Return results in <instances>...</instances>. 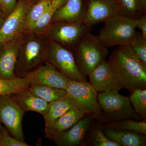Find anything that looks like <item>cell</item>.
I'll use <instances>...</instances> for the list:
<instances>
[{
  "label": "cell",
  "instance_id": "obj_1",
  "mask_svg": "<svg viewBox=\"0 0 146 146\" xmlns=\"http://www.w3.org/2000/svg\"><path fill=\"white\" fill-rule=\"evenodd\" d=\"M109 63L123 88L131 93L146 88V65L128 45L119 46L110 56Z\"/></svg>",
  "mask_w": 146,
  "mask_h": 146
},
{
  "label": "cell",
  "instance_id": "obj_2",
  "mask_svg": "<svg viewBox=\"0 0 146 146\" xmlns=\"http://www.w3.org/2000/svg\"><path fill=\"white\" fill-rule=\"evenodd\" d=\"M75 47L76 63L85 79L95 68L106 60L108 54L107 47L89 30L82 35Z\"/></svg>",
  "mask_w": 146,
  "mask_h": 146
},
{
  "label": "cell",
  "instance_id": "obj_3",
  "mask_svg": "<svg viewBox=\"0 0 146 146\" xmlns=\"http://www.w3.org/2000/svg\"><path fill=\"white\" fill-rule=\"evenodd\" d=\"M137 18L117 15L104 22L98 36L106 47L128 45L136 33Z\"/></svg>",
  "mask_w": 146,
  "mask_h": 146
},
{
  "label": "cell",
  "instance_id": "obj_4",
  "mask_svg": "<svg viewBox=\"0 0 146 146\" xmlns=\"http://www.w3.org/2000/svg\"><path fill=\"white\" fill-rule=\"evenodd\" d=\"M26 33L27 34L24 33L21 37L16 65L22 72L27 73L45 60L48 42L37 33Z\"/></svg>",
  "mask_w": 146,
  "mask_h": 146
},
{
  "label": "cell",
  "instance_id": "obj_5",
  "mask_svg": "<svg viewBox=\"0 0 146 146\" xmlns=\"http://www.w3.org/2000/svg\"><path fill=\"white\" fill-rule=\"evenodd\" d=\"M98 100L102 111L113 121L127 119H141L131 106L129 97L121 95L118 91L100 92L98 94Z\"/></svg>",
  "mask_w": 146,
  "mask_h": 146
},
{
  "label": "cell",
  "instance_id": "obj_6",
  "mask_svg": "<svg viewBox=\"0 0 146 146\" xmlns=\"http://www.w3.org/2000/svg\"><path fill=\"white\" fill-rule=\"evenodd\" d=\"M45 60L71 80L86 81L79 70L72 53L66 47L50 39L47 44Z\"/></svg>",
  "mask_w": 146,
  "mask_h": 146
},
{
  "label": "cell",
  "instance_id": "obj_7",
  "mask_svg": "<svg viewBox=\"0 0 146 146\" xmlns=\"http://www.w3.org/2000/svg\"><path fill=\"white\" fill-rule=\"evenodd\" d=\"M65 91L68 96L72 99L77 107L84 115L94 119L102 117V111L98 101V92L87 81L70 80Z\"/></svg>",
  "mask_w": 146,
  "mask_h": 146
},
{
  "label": "cell",
  "instance_id": "obj_8",
  "mask_svg": "<svg viewBox=\"0 0 146 146\" xmlns=\"http://www.w3.org/2000/svg\"><path fill=\"white\" fill-rule=\"evenodd\" d=\"M35 0H18L0 28V46L20 38L27 30V16Z\"/></svg>",
  "mask_w": 146,
  "mask_h": 146
},
{
  "label": "cell",
  "instance_id": "obj_9",
  "mask_svg": "<svg viewBox=\"0 0 146 146\" xmlns=\"http://www.w3.org/2000/svg\"><path fill=\"white\" fill-rule=\"evenodd\" d=\"M11 96L0 99V123L13 137L24 141L22 121L25 112Z\"/></svg>",
  "mask_w": 146,
  "mask_h": 146
},
{
  "label": "cell",
  "instance_id": "obj_10",
  "mask_svg": "<svg viewBox=\"0 0 146 146\" xmlns=\"http://www.w3.org/2000/svg\"><path fill=\"white\" fill-rule=\"evenodd\" d=\"M47 31L49 39L64 47H75L89 28L83 23H70L64 21L53 23Z\"/></svg>",
  "mask_w": 146,
  "mask_h": 146
},
{
  "label": "cell",
  "instance_id": "obj_11",
  "mask_svg": "<svg viewBox=\"0 0 146 146\" xmlns=\"http://www.w3.org/2000/svg\"><path fill=\"white\" fill-rule=\"evenodd\" d=\"M25 77L30 84H37L65 90L70 80L48 62L26 73Z\"/></svg>",
  "mask_w": 146,
  "mask_h": 146
},
{
  "label": "cell",
  "instance_id": "obj_12",
  "mask_svg": "<svg viewBox=\"0 0 146 146\" xmlns=\"http://www.w3.org/2000/svg\"><path fill=\"white\" fill-rule=\"evenodd\" d=\"M119 14V6L117 0H89L82 23L90 28Z\"/></svg>",
  "mask_w": 146,
  "mask_h": 146
},
{
  "label": "cell",
  "instance_id": "obj_13",
  "mask_svg": "<svg viewBox=\"0 0 146 146\" xmlns=\"http://www.w3.org/2000/svg\"><path fill=\"white\" fill-rule=\"evenodd\" d=\"M88 76L89 83L98 93L119 92L123 88L108 60H104Z\"/></svg>",
  "mask_w": 146,
  "mask_h": 146
},
{
  "label": "cell",
  "instance_id": "obj_14",
  "mask_svg": "<svg viewBox=\"0 0 146 146\" xmlns=\"http://www.w3.org/2000/svg\"><path fill=\"white\" fill-rule=\"evenodd\" d=\"M94 118L87 115L65 131L58 134L52 141L58 146H77L83 142Z\"/></svg>",
  "mask_w": 146,
  "mask_h": 146
},
{
  "label": "cell",
  "instance_id": "obj_15",
  "mask_svg": "<svg viewBox=\"0 0 146 146\" xmlns=\"http://www.w3.org/2000/svg\"><path fill=\"white\" fill-rule=\"evenodd\" d=\"M21 37L0 46V77L10 79L16 77L15 68Z\"/></svg>",
  "mask_w": 146,
  "mask_h": 146
},
{
  "label": "cell",
  "instance_id": "obj_16",
  "mask_svg": "<svg viewBox=\"0 0 146 146\" xmlns=\"http://www.w3.org/2000/svg\"><path fill=\"white\" fill-rule=\"evenodd\" d=\"M85 12L82 0H67L54 13L51 24L60 21L70 23H82Z\"/></svg>",
  "mask_w": 146,
  "mask_h": 146
},
{
  "label": "cell",
  "instance_id": "obj_17",
  "mask_svg": "<svg viewBox=\"0 0 146 146\" xmlns=\"http://www.w3.org/2000/svg\"><path fill=\"white\" fill-rule=\"evenodd\" d=\"M84 115L77 108L68 110L56 120L48 129L45 130L46 137L52 141L58 134L69 129Z\"/></svg>",
  "mask_w": 146,
  "mask_h": 146
},
{
  "label": "cell",
  "instance_id": "obj_18",
  "mask_svg": "<svg viewBox=\"0 0 146 146\" xmlns=\"http://www.w3.org/2000/svg\"><path fill=\"white\" fill-rule=\"evenodd\" d=\"M13 95L12 98L24 112L34 111L43 116L46 113L50 104L32 93L29 89Z\"/></svg>",
  "mask_w": 146,
  "mask_h": 146
},
{
  "label": "cell",
  "instance_id": "obj_19",
  "mask_svg": "<svg viewBox=\"0 0 146 146\" xmlns=\"http://www.w3.org/2000/svg\"><path fill=\"white\" fill-rule=\"evenodd\" d=\"M108 138L121 146H145L146 135L132 131L104 128L103 131Z\"/></svg>",
  "mask_w": 146,
  "mask_h": 146
},
{
  "label": "cell",
  "instance_id": "obj_20",
  "mask_svg": "<svg viewBox=\"0 0 146 146\" xmlns=\"http://www.w3.org/2000/svg\"><path fill=\"white\" fill-rule=\"evenodd\" d=\"M77 107L74 101L68 96L51 103L48 111L44 116L45 123V130L48 129L55 121L68 110Z\"/></svg>",
  "mask_w": 146,
  "mask_h": 146
},
{
  "label": "cell",
  "instance_id": "obj_21",
  "mask_svg": "<svg viewBox=\"0 0 146 146\" xmlns=\"http://www.w3.org/2000/svg\"><path fill=\"white\" fill-rule=\"evenodd\" d=\"M29 86V82L25 77L16 76L10 79L0 77V99L27 90Z\"/></svg>",
  "mask_w": 146,
  "mask_h": 146
},
{
  "label": "cell",
  "instance_id": "obj_22",
  "mask_svg": "<svg viewBox=\"0 0 146 146\" xmlns=\"http://www.w3.org/2000/svg\"><path fill=\"white\" fill-rule=\"evenodd\" d=\"M29 90L37 96L50 104L61 99L67 96L65 90L37 84H30Z\"/></svg>",
  "mask_w": 146,
  "mask_h": 146
},
{
  "label": "cell",
  "instance_id": "obj_23",
  "mask_svg": "<svg viewBox=\"0 0 146 146\" xmlns=\"http://www.w3.org/2000/svg\"><path fill=\"white\" fill-rule=\"evenodd\" d=\"M67 1L51 0V3L45 11L43 16L36 23L32 25L26 32L39 33L49 27L54 13Z\"/></svg>",
  "mask_w": 146,
  "mask_h": 146
},
{
  "label": "cell",
  "instance_id": "obj_24",
  "mask_svg": "<svg viewBox=\"0 0 146 146\" xmlns=\"http://www.w3.org/2000/svg\"><path fill=\"white\" fill-rule=\"evenodd\" d=\"M104 126L108 128L129 131L142 135H146L145 121H137L131 119H127L112 122Z\"/></svg>",
  "mask_w": 146,
  "mask_h": 146
},
{
  "label": "cell",
  "instance_id": "obj_25",
  "mask_svg": "<svg viewBox=\"0 0 146 146\" xmlns=\"http://www.w3.org/2000/svg\"><path fill=\"white\" fill-rule=\"evenodd\" d=\"M122 16L138 18L143 14L145 8L141 0H117Z\"/></svg>",
  "mask_w": 146,
  "mask_h": 146
},
{
  "label": "cell",
  "instance_id": "obj_26",
  "mask_svg": "<svg viewBox=\"0 0 146 146\" xmlns=\"http://www.w3.org/2000/svg\"><path fill=\"white\" fill-rule=\"evenodd\" d=\"M51 1V0H40L32 7L27 14L26 32L42 17Z\"/></svg>",
  "mask_w": 146,
  "mask_h": 146
},
{
  "label": "cell",
  "instance_id": "obj_27",
  "mask_svg": "<svg viewBox=\"0 0 146 146\" xmlns=\"http://www.w3.org/2000/svg\"><path fill=\"white\" fill-rule=\"evenodd\" d=\"M131 102L136 113L144 120L146 118V89H136L131 93Z\"/></svg>",
  "mask_w": 146,
  "mask_h": 146
},
{
  "label": "cell",
  "instance_id": "obj_28",
  "mask_svg": "<svg viewBox=\"0 0 146 146\" xmlns=\"http://www.w3.org/2000/svg\"><path fill=\"white\" fill-rule=\"evenodd\" d=\"M128 45L142 63L146 65V38L142 33L136 31Z\"/></svg>",
  "mask_w": 146,
  "mask_h": 146
},
{
  "label": "cell",
  "instance_id": "obj_29",
  "mask_svg": "<svg viewBox=\"0 0 146 146\" xmlns=\"http://www.w3.org/2000/svg\"><path fill=\"white\" fill-rule=\"evenodd\" d=\"M92 143L95 146H121L108 138L98 128L94 129L92 134Z\"/></svg>",
  "mask_w": 146,
  "mask_h": 146
},
{
  "label": "cell",
  "instance_id": "obj_30",
  "mask_svg": "<svg viewBox=\"0 0 146 146\" xmlns=\"http://www.w3.org/2000/svg\"><path fill=\"white\" fill-rule=\"evenodd\" d=\"M1 143L0 146H29L25 141H21L9 135L8 130L0 123Z\"/></svg>",
  "mask_w": 146,
  "mask_h": 146
},
{
  "label": "cell",
  "instance_id": "obj_31",
  "mask_svg": "<svg viewBox=\"0 0 146 146\" xmlns=\"http://www.w3.org/2000/svg\"><path fill=\"white\" fill-rule=\"evenodd\" d=\"M17 0H0V16L5 19L13 11Z\"/></svg>",
  "mask_w": 146,
  "mask_h": 146
},
{
  "label": "cell",
  "instance_id": "obj_32",
  "mask_svg": "<svg viewBox=\"0 0 146 146\" xmlns=\"http://www.w3.org/2000/svg\"><path fill=\"white\" fill-rule=\"evenodd\" d=\"M137 25L136 28L140 29L141 31L142 35L145 38H146V16L145 13L142 14L140 17L137 18Z\"/></svg>",
  "mask_w": 146,
  "mask_h": 146
},
{
  "label": "cell",
  "instance_id": "obj_33",
  "mask_svg": "<svg viewBox=\"0 0 146 146\" xmlns=\"http://www.w3.org/2000/svg\"><path fill=\"white\" fill-rule=\"evenodd\" d=\"M4 21V19L0 16V28L1 27Z\"/></svg>",
  "mask_w": 146,
  "mask_h": 146
},
{
  "label": "cell",
  "instance_id": "obj_34",
  "mask_svg": "<svg viewBox=\"0 0 146 146\" xmlns=\"http://www.w3.org/2000/svg\"><path fill=\"white\" fill-rule=\"evenodd\" d=\"M142 2V4L143 6L146 8V0H141Z\"/></svg>",
  "mask_w": 146,
  "mask_h": 146
},
{
  "label": "cell",
  "instance_id": "obj_35",
  "mask_svg": "<svg viewBox=\"0 0 146 146\" xmlns=\"http://www.w3.org/2000/svg\"><path fill=\"white\" fill-rule=\"evenodd\" d=\"M1 132H0V145H1Z\"/></svg>",
  "mask_w": 146,
  "mask_h": 146
},
{
  "label": "cell",
  "instance_id": "obj_36",
  "mask_svg": "<svg viewBox=\"0 0 146 146\" xmlns=\"http://www.w3.org/2000/svg\"><path fill=\"white\" fill-rule=\"evenodd\" d=\"M40 1V0H35V2L36 3V2L38 1Z\"/></svg>",
  "mask_w": 146,
  "mask_h": 146
}]
</instances>
